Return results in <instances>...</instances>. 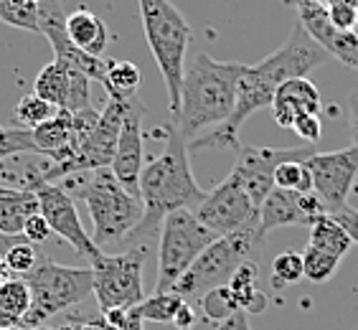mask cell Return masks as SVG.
<instances>
[{"label": "cell", "mask_w": 358, "mask_h": 330, "mask_svg": "<svg viewBox=\"0 0 358 330\" xmlns=\"http://www.w3.org/2000/svg\"><path fill=\"white\" fill-rule=\"evenodd\" d=\"M331 59L310 34L300 23L292 28L287 41L277 48L275 54H269L255 66H247L236 87V107L231 117L224 124H219L214 132H208L203 138H196L188 143V152L201 150V148H236L239 150V130L244 120L252 117L255 112L272 107L277 89L289 79H303L313 69L323 66Z\"/></svg>", "instance_id": "1"}, {"label": "cell", "mask_w": 358, "mask_h": 330, "mask_svg": "<svg viewBox=\"0 0 358 330\" xmlns=\"http://www.w3.org/2000/svg\"><path fill=\"white\" fill-rule=\"evenodd\" d=\"M166 150L158 158L150 160L140 173V201L145 213L143 221L132 229L124 239L127 247H148V239L158 234L171 211L178 208H196L203 201L206 191L196 183L188 158V140L173 122L166 124Z\"/></svg>", "instance_id": "2"}, {"label": "cell", "mask_w": 358, "mask_h": 330, "mask_svg": "<svg viewBox=\"0 0 358 330\" xmlns=\"http://www.w3.org/2000/svg\"><path fill=\"white\" fill-rule=\"evenodd\" d=\"M244 64L216 62L199 51L186 66L180 87V107L171 122L186 140L201 138L208 127L224 124L236 107V87L244 74Z\"/></svg>", "instance_id": "3"}, {"label": "cell", "mask_w": 358, "mask_h": 330, "mask_svg": "<svg viewBox=\"0 0 358 330\" xmlns=\"http://www.w3.org/2000/svg\"><path fill=\"white\" fill-rule=\"evenodd\" d=\"M56 186H62L64 191H69L71 186H79L76 196H82L87 208H90L92 224H94L92 241L96 247L110 244V241H124L132 229L143 221V201L138 196H132L112 175L110 168L71 173V175H64L62 180H56Z\"/></svg>", "instance_id": "4"}, {"label": "cell", "mask_w": 358, "mask_h": 330, "mask_svg": "<svg viewBox=\"0 0 358 330\" xmlns=\"http://www.w3.org/2000/svg\"><path fill=\"white\" fill-rule=\"evenodd\" d=\"M138 6L145 41L163 74L173 117L180 107V87H183V74H186L191 26L171 0H138Z\"/></svg>", "instance_id": "5"}, {"label": "cell", "mask_w": 358, "mask_h": 330, "mask_svg": "<svg viewBox=\"0 0 358 330\" xmlns=\"http://www.w3.org/2000/svg\"><path fill=\"white\" fill-rule=\"evenodd\" d=\"M262 241L264 234L259 231V213H257L255 219L247 221L241 229H236L234 234L219 236L211 247L203 249V254L193 261L178 282L173 285L171 292L180 295L183 300H188V297H199L201 300L211 289L227 287L236 269L249 259V254Z\"/></svg>", "instance_id": "6"}, {"label": "cell", "mask_w": 358, "mask_h": 330, "mask_svg": "<svg viewBox=\"0 0 358 330\" xmlns=\"http://www.w3.org/2000/svg\"><path fill=\"white\" fill-rule=\"evenodd\" d=\"M31 292V308L23 317V328H36L48 317L59 315L71 305L82 303L92 292V269L69 267L41 257L34 272L21 277Z\"/></svg>", "instance_id": "7"}, {"label": "cell", "mask_w": 358, "mask_h": 330, "mask_svg": "<svg viewBox=\"0 0 358 330\" xmlns=\"http://www.w3.org/2000/svg\"><path fill=\"white\" fill-rule=\"evenodd\" d=\"M219 236L196 219L191 208L171 211L160 227L158 247V280L155 292H171L173 285L186 275L188 267L203 254Z\"/></svg>", "instance_id": "8"}, {"label": "cell", "mask_w": 358, "mask_h": 330, "mask_svg": "<svg viewBox=\"0 0 358 330\" xmlns=\"http://www.w3.org/2000/svg\"><path fill=\"white\" fill-rule=\"evenodd\" d=\"M148 247H127L124 254H94L90 259L92 292L102 313L135 310L145 300L143 267Z\"/></svg>", "instance_id": "9"}, {"label": "cell", "mask_w": 358, "mask_h": 330, "mask_svg": "<svg viewBox=\"0 0 358 330\" xmlns=\"http://www.w3.org/2000/svg\"><path fill=\"white\" fill-rule=\"evenodd\" d=\"M315 145H297V148H255V145H239V155L231 168V178L249 193L257 211L262 201L275 188V171L287 160H310L315 155Z\"/></svg>", "instance_id": "10"}, {"label": "cell", "mask_w": 358, "mask_h": 330, "mask_svg": "<svg viewBox=\"0 0 358 330\" xmlns=\"http://www.w3.org/2000/svg\"><path fill=\"white\" fill-rule=\"evenodd\" d=\"M193 213L216 236H229L244 227L247 221L255 219L257 206L255 201L249 199V193L231 175H227V180H221L214 191L203 196V201L193 208Z\"/></svg>", "instance_id": "11"}, {"label": "cell", "mask_w": 358, "mask_h": 330, "mask_svg": "<svg viewBox=\"0 0 358 330\" xmlns=\"http://www.w3.org/2000/svg\"><path fill=\"white\" fill-rule=\"evenodd\" d=\"M313 175V191L320 196L328 213L348 206V193L358 175V148H343L336 152H315L308 160Z\"/></svg>", "instance_id": "12"}, {"label": "cell", "mask_w": 358, "mask_h": 330, "mask_svg": "<svg viewBox=\"0 0 358 330\" xmlns=\"http://www.w3.org/2000/svg\"><path fill=\"white\" fill-rule=\"evenodd\" d=\"M257 213H259V231L267 236L280 227H313L317 219L328 216V206L315 191L295 193L272 188Z\"/></svg>", "instance_id": "13"}, {"label": "cell", "mask_w": 358, "mask_h": 330, "mask_svg": "<svg viewBox=\"0 0 358 330\" xmlns=\"http://www.w3.org/2000/svg\"><path fill=\"white\" fill-rule=\"evenodd\" d=\"M36 199H38V211L51 227V234H59L64 241H69L71 247L87 259L99 254V247L92 241V234L84 231L74 199L62 186H56V183L41 186L36 191Z\"/></svg>", "instance_id": "14"}, {"label": "cell", "mask_w": 358, "mask_h": 330, "mask_svg": "<svg viewBox=\"0 0 358 330\" xmlns=\"http://www.w3.org/2000/svg\"><path fill=\"white\" fill-rule=\"evenodd\" d=\"M130 102V99H127ZM127 102H117V99H107L104 110L99 112V122H96L94 132L90 140L82 145V150L76 152V158L66 165V175L82 171H99V168H110L115 160V150H117L120 130L124 122V112H127Z\"/></svg>", "instance_id": "15"}, {"label": "cell", "mask_w": 358, "mask_h": 330, "mask_svg": "<svg viewBox=\"0 0 358 330\" xmlns=\"http://www.w3.org/2000/svg\"><path fill=\"white\" fill-rule=\"evenodd\" d=\"M143 117H145V107L138 96H135V99L127 102V112H124V122L117 140V150H115V160L110 165L112 175L132 196H138V199H140V173L145 168Z\"/></svg>", "instance_id": "16"}, {"label": "cell", "mask_w": 358, "mask_h": 330, "mask_svg": "<svg viewBox=\"0 0 358 330\" xmlns=\"http://www.w3.org/2000/svg\"><path fill=\"white\" fill-rule=\"evenodd\" d=\"M64 21H66V15H62V10H59V6H56L54 0H43L41 8H38V23H41V34L46 36L51 48H54L56 62L66 64L69 69L82 71V74H87L90 79L102 84L110 59H99V56H90V54H84V51H79V48L69 41Z\"/></svg>", "instance_id": "17"}, {"label": "cell", "mask_w": 358, "mask_h": 330, "mask_svg": "<svg viewBox=\"0 0 358 330\" xmlns=\"http://www.w3.org/2000/svg\"><path fill=\"white\" fill-rule=\"evenodd\" d=\"M317 112H320V92L308 76L285 82L272 99V115H275L277 124L287 127V130H292V124L300 117L317 115Z\"/></svg>", "instance_id": "18"}, {"label": "cell", "mask_w": 358, "mask_h": 330, "mask_svg": "<svg viewBox=\"0 0 358 330\" xmlns=\"http://www.w3.org/2000/svg\"><path fill=\"white\" fill-rule=\"evenodd\" d=\"M64 26H66L69 41L74 43L79 51L104 59L107 41H110V31H107V23H104L99 15L92 13L90 8L82 6V8H76L74 13L66 15Z\"/></svg>", "instance_id": "19"}, {"label": "cell", "mask_w": 358, "mask_h": 330, "mask_svg": "<svg viewBox=\"0 0 358 330\" xmlns=\"http://www.w3.org/2000/svg\"><path fill=\"white\" fill-rule=\"evenodd\" d=\"M38 211L36 191L0 188V234L18 236L31 213Z\"/></svg>", "instance_id": "20"}, {"label": "cell", "mask_w": 358, "mask_h": 330, "mask_svg": "<svg viewBox=\"0 0 358 330\" xmlns=\"http://www.w3.org/2000/svg\"><path fill=\"white\" fill-rule=\"evenodd\" d=\"M229 292L234 295V303L239 310H244L247 315H255V313H262L267 308V297L262 295L259 289V269H257L255 261H244L239 269L234 272V277L229 280Z\"/></svg>", "instance_id": "21"}, {"label": "cell", "mask_w": 358, "mask_h": 330, "mask_svg": "<svg viewBox=\"0 0 358 330\" xmlns=\"http://www.w3.org/2000/svg\"><path fill=\"white\" fill-rule=\"evenodd\" d=\"M69 87H71V69L62 62H51L46 64L34 82V94L41 96L43 102H48L56 110H64L66 107V99H69Z\"/></svg>", "instance_id": "22"}, {"label": "cell", "mask_w": 358, "mask_h": 330, "mask_svg": "<svg viewBox=\"0 0 358 330\" xmlns=\"http://www.w3.org/2000/svg\"><path fill=\"white\" fill-rule=\"evenodd\" d=\"M28 308H31L28 285L21 277L18 280H3L0 282V330L21 328Z\"/></svg>", "instance_id": "23"}, {"label": "cell", "mask_w": 358, "mask_h": 330, "mask_svg": "<svg viewBox=\"0 0 358 330\" xmlns=\"http://www.w3.org/2000/svg\"><path fill=\"white\" fill-rule=\"evenodd\" d=\"M104 89L110 99L117 102H127L138 96L140 84H143V71L138 64L132 62H112L107 64V74H104Z\"/></svg>", "instance_id": "24"}, {"label": "cell", "mask_w": 358, "mask_h": 330, "mask_svg": "<svg viewBox=\"0 0 358 330\" xmlns=\"http://www.w3.org/2000/svg\"><path fill=\"white\" fill-rule=\"evenodd\" d=\"M308 244L343 261V257L348 254V249H351L353 241H351V236L345 234V229L328 213V216L317 219L310 227V239H308Z\"/></svg>", "instance_id": "25"}, {"label": "cell", "mask_w": 358, "mask_h": 330, "mask_svg": "<svg viewBox=\"0 0 358 330\" xmlns=\"http://www.w3.org/2000/svg\"><path fill=\"white\" fill-rule=\"evenodd\" d=\"M41 3L43 0H0V21H6L8 26L41 34V23H38Z\"/></svg>", "instance_id": "26"}, {"label": "cell", "mask_w": 358, "mask_h": 330, "mask_svg": "<svg viewBox=\"0 0 358 330\" xmlns=\"http://www.w3.org/2000/svg\"><path fill=\"white\" fill-rule=\"evenodd\" d=\"M180 305H183V297L176 295V292H152L135 310L143 317V323L145 320H150V323H173Z\"/></svg>", "instance_id": "27"}, {"label": "cell", "mask_w": 358, "mask_h": 330, "mask_svg": "<svg viewBox=\"0 0 358 330\" xmlns=\"http://www.w3.org/2000/svg\"><path fill=\"white\" fill-rule=\"evenodd\" d=\"M275 188L295 193L313 191V175L308 168V160H287L275 171Z\"/></svg>", "instance_id": "28"}, {"label": "cell", "mask_w": 358, "mask_h": 330, "mask_svg": "<svg viewBox=\"0 0 358 330\" xmlns=\"http://www.w3.org/2000/svg\"><path fill=\"white\" fill-rule=\"evenodd\" d=\"M56 112H59L56 107H51V104L43 102L41 96L36 94L23 96L21 102L15 104V120H18V124H21L23 130H36L41 122L54 117Z\"/></svg>", "instance_id": "29"}, {"label": "cell", "mask_w": 358, "mask_h": 330, "mask_svg": "<svg viewBox=\"0 0 358 330\" xmlns=\"http://www.w3.org/2000/svg\"><path fill=\"white\" fill-rule=\"evenodd\" d=\"M303 267H305V280H310V282H328L338 272V267H341V259L325 254V252L308 244L303 252Z\"/></svg>", "instance_id": "30"}, {"label": "cell", "mask_w": 358, "mask_h": 330, "mask_svg": "<svg viewBox=\"0 0 358 330\" xmlns=\"http://www.w3.org/2000/svg\"><path fill=\"white\" fill-rule=\"evenodd\" d=\"M272 280L275 285H295L305 280L303 254L295 249H285L282 254H277L272 259Z\"/></svg>", "instance_id": "31"}, {"label": "cell", "mask_w": 358, "mask_h": 330, "mask_svg": "<svg viewBox=\"0 0 358 330\" xmlns=\"http://www.w3.org/2000/svg\"><path fill=\"white\" fill-rule=\"evenodd\" d=\"M38 261H41L38 249H36V244H31V241L23 239V234H21V239L15 241L13 247L8 249V254H6L8 272H13V275H18V277H26L28 272H34Z\"/></svg>", "instance_id": "32"}, {"label": "cell", "mask_w": 358, "mask_h": 330, "mask_svg": "<svg viewBox=\"0 0 358 330\" xmlns=\"http://www.w3.org/2000/svg\"><path fill=\"white\" fill-rule=\"evenodd\" d=\"M18 152H36L31 130L0 124V160L10 158V155H18Z\"/></svg>", "instance_id": "33"}, {"label": "cell", "mask_w": 358, "mask_h": 330, "mask_svg": "<svg viewBox=\"0 0 358 330\" xmlns=\"http://www.w3.org/2000/svg\"><path fill=\"white\" fill-rule=\"evenodd\" d=\"M201 305H203V315H206L208 320H219V323L239 310L234 303V295L229 292V287L211 289L208 295L201 297Z\"/></svg>", "instance_id": "34"}, {"label": "cell", "mask_w": 358, "mask_h": 330, "mask_svg": "<svg viewBox=\"0 0 358 330\" xmlns=\"http://www.w3.org/2000/svg\"><path fill=\"white\" fill-rule=\"evenodd\" d=\"M96 122H99V112H96L94 107L71 112V148H74L76 152L82 150V145L90 140V135L94 132Z\"/></svg>", "instance_id": "35"}, {"label": "cell", "mask_w": 358, "mask_h": 330, "mask_svg": "<svg viewBox=\"0 0 358 330\" xmlns=\"http://www.w3.org/2000/svg\"><path fill=\"white\" fill-rule=\"evenodd\" d=\"M96 330H143V317L138 310H110L94 320Z\"/></svg>", "instance_id": "36"}, {"label": "cell", "mask_w": 358, "mask_h": 330, "mask_svg": "<svg viewBox=\"0 0 358 330\" xmlns=\"http://www.w3.org/2000/svg\"><path fill=\"white\" fill-rule=\"evenodd\" d=\"M328 21L338 31H356L358 26V8L351 6L348 0H341V3H333L328 8Z\"/></svg>", "instance_id": "37"}, {"label": "cell", "mask_w": 358, "mask_h": 330, "mask_svg": "<svg viewBox=\"0 0 358 330\" xmlns=\"http://www.w3.org/2000/svg\"><path fill=\"white\" fill-rule=\"evenodd\" d=\"M21 234H23V239L31 241V244H41V241H46L48 236H51V227H48V221L41 216V211H36L26 219Z\"/></svg>", "instance_id": "38"}, {"label": "cell", "mask_w": 358, "mask_h": 330, "mask_svg": "<svg viewBox=\"0 0 358 330\" xmlns=\"http://www.w3.org/2000/svg\"><path fill=\"white\" fill-rule=\"evenodd\" d=\"M292 132L300 135L308 145H315L320 140V135H323V122H320L317 115H305V117H300L292 124Z\"/></svg>", "instance_id": "39"}, {"label": "cell", "mask_w": 358, "mask_h": 330, "mask_svg": "<svg viewBox=\"0 0 358 330\" xmlns=\"http://www.w3.org/2000/svg\"><path fill=\"white\" fill-rule=\"evenodd\" d=\"M331 216L345 229V234L351 236L353 244H358V211H353L351 206H345V208H341V211L331 213Z\"/></svg>", "instance_id": "40"}, {"label": "cell", "mask_w": 358, "mask_h": 330, "mask_svg": "<svg viewBox=\"0 0 358 330\" xmlns=\"http://www.w3.org/2000/svg\"><path fill=\"white\" fill-rule=\"evenodd\" d=\"M196 323H199L196 310H193V305L188 303V300H183V305H180L178 313H176V317H173V325H176L178 330H193L196 328Z\"/></svg>", "instance_id": "41"}, {"label": "cell", "mask_w": 358, "mask_h": 330, "mask_svg": "<svg viewBox=\"0 0 358 330\" xmlns=\"http://www.w3.org/2000/svg\"><path fill=\"white\" fill-rule=\"evenodd\" d=\"M216 330H252V328H249L247 313H244V310H236L227 320H221V323L216 325Z\"/></svg>", "instance_id": "42"}, {"label": "cell", "mask_w": 358, "mask_h": 330, "mask_svg": "<svg viewBox=\"0 0 358 330\" xmlns=\"http://www.w3.org/2000/svg\"><path fill=\"white\" fill-rule=\"evenodd\" d=\"M348 130H351L353 148H358V94L351 99V115H348Z\"/></svg>", "instance_id": "43"}, {"label": "cell", "mask_w": 358, "mask_h": 330, "mask_svg": "<svg viewBox=\"0 0 358 330\" xmlns=\"http://www.w3.org/2000/svg\"><path fill=\"white\" fill-rule=\"evenodd\" d=\"M317 3H320L323 8H331L333 3H341V0H317Z\"/></svg>", "instance_id": "44"}]
</instances>
